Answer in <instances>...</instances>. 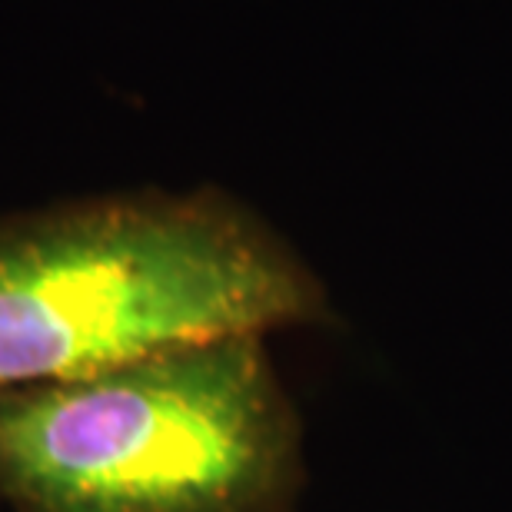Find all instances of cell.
<instances>
[{
    "mask_svg": "<svg viewBox=\"0 0 512 512\" xmlns=\"http://www.w3.org/2000/svg\"><path fill=\"white\" fill-rule=\"evenodd\" d=\"M326 313L310 266L217 187L84 193L0 213V396Z\"/></svg>",
    "mask_w": 512,
    "mask_h": 512,
    "instance_id": "1",
    "label": "cell"
},
{
    "mask_svg": "<svg viewBox=\"0 0 512 512\" xmlns=\"http://www.w3.org/2000/svg\"><path fill=\"white\" fill-rule=\"evenodd\" d=\"M300 416L266 336L0 396L4 512H296Z\"/></svg>",
    "mask_w": 512,
    "mask_h": 512,
    "instance_id": "2",
    "label": "cell"
},
{
    "mask_svg": "<svg viewBox=\"0 0 512 512\" xmlns=\"http://www.w3.org/2000/svg\"><path fill=\"white\" fill-rule=\"evenodd\" d=\"M0 512H4V509H0Z\"/></svg>",
    "mask_w": 512,
    "mask_h": 512,
    "instance_id": "3",
    "label": "cell"
}]
</instances>
